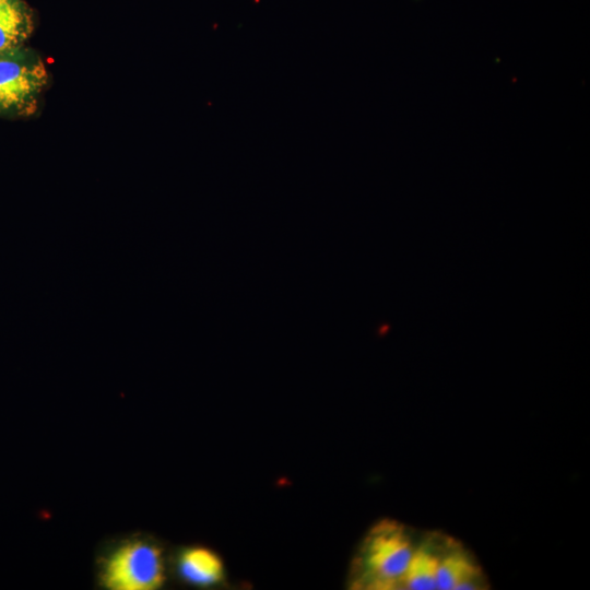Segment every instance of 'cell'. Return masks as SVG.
<instances>
[{"instance_id": "3957f363", "label": "cell", "mask_w": 590, "mask_h": 590, "mask_svg": "<svg viewBox=\"0 0 590 590\" xmlns=\"http://www.w3.org/2000/svg\"><path fill=\"white\" fill-rule=\"evenodd\" d=\"M413 551L409 535L400 526L392 522L377 524L362 550L359 583L371 589L401 586Z\"/></svg>"}, {"instance_id": "8992f818", "label": "cell", "mask_w": 590, "mask_h": 590, "mask_svg": "<svg viewBox=\"0 0 590 590\" xmlns=\"http://www.w3.org/2000/svg\"><path fill=\"white\" fill-rule=\"evenodd\" d=\"M479 569L462 551L440 556L436 575V589L471 590L477 583Z\"/></svg>"}, {"instance_id": "52a82bcc", "label": "cell", "mask_w": 590, "mask_h": 590, "mask_svg": "<svg viewBox=\"0 0 590 590\" xmlns=\"http://www.w3.org/2000/svg\"><path fill=\"white\" fill-rule=\"evenodd\" d=\"M440 556L430 545L414 547L401 586L409 590L436 589V575Z\"/></svg>"}, {"instance_id": "277c9868", "label": "cell", "mask_w": 590, "mask_h": 590, "mask_svg": "<svg viewBox=\"0 0 590 590\" xmlns=\"http://www.w3.org/2000/svg\"><path fill=\"white\" fill-rule=\"evenodd\" d=\"M179 577L189 585L209 587L224 577V565L217 554L203 546L182 550L177 558Z\"/></svg>"}, {"instance_id": "7a4b0ae2", "label": "cell", "mask_w": 590, "mask_h": 590, "mask_svg": "<svg viewBox=\"0 0 590 590\" xmlns=\"http://www.w3.org/2000/svg\"><path fill=\"white\" fill-rule=\"evenodd\" d=\"M48 83L46 64L32 48L21 46L0 51V117H32Z\"/></svg>"}, {"instance_id": "5b68a950", "label": "cell", "mask_w": 590, "mask_h": 590, "mask_svg": "<svg viewBox=\"0 0 590 590\" xmlns=\"http://www.w3.org/2000/svg\"><path fill=\"white\" fill-rule=\"evenodd\" d=\"M35 27L25 0H0V51L25 46Z\"/></svg>"}, {"instance_id": "6da1fadb", "label": "cell", "mask_w": 590, "mask_h": 590, "mask_svg": "<svg viewBox=\"0 0 590 590\" xmlns=\"http://www.w3.org/2000/svg\"><path fill=\"white\" fill-rule=\"evenodd\" d=\"M165 559L152 538L133 533L113 541L97 557L96 579L107 590H155L165 582Z\"/></svg>"}]
</instances>
